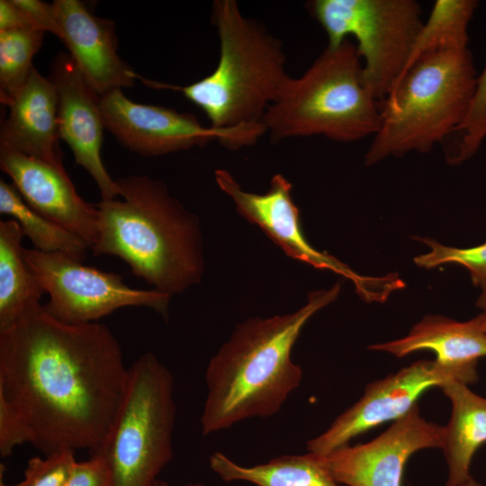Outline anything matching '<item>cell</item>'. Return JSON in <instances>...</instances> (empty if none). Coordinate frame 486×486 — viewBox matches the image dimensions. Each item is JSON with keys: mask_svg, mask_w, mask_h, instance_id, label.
<instances>
[{"mask_svg": "<svg viewBox=\"0 0 486 486\" xmlns=\"http://www.w3.org/2000/svg\"><path fill=\"white\" fill-rule=\"evenodd\" d=\"M28 443L27 433L5 400L0 397V454L9 456L14 448Z\"/></svg>", "mask_w": 486, "mask_h": 486, "instance_id": "28", "label": "cell"}, {"mask_svg": "<svg viewBox=\"0 0 486 486\" xmlns=\"http://www.w3.org/2000/svg\"><path fill=\"white\" fill-rule=\"evenodd\" d=\"M24 258L50 295L44 308L54 318L71 324L96 322L125 307H146L168 316L171 296L155 289L127 285L122 277L87 266L62 253L24 248Z\"/></svg>", "mask_w": 486, "mask_h": 486, "instance_id": "9", "label": "cell"}, {"mask_svg": "<svg viewBox=\"0 0 486 486\" xmlns=\"http://www.w3.org/2000/svg\"><path fill=\"white\" fill-rule=\"evenodd\" d=\"M306 7L328 46L356 40L364 84L382 101L401 77L424 22L420 4L415 0H312Z\"/></svg>", "mask_w": 486, "mask_h": 486, "instance_id": "8", "label": "cell"}, {"mask_svg": "<svg viewBox=\"0 0 486 486\" xmlns=\"http://www.w3.org/2000/svg\"><path fill=\"white\" fill-rule=\"evenodd\" d=\"M23 236L14 219L0 220V327L39 303L45 293L24 258Z\"/></svg>", "mask_w": 486, "mask_h": 486, "instance_id": "21", "label": "cell"}, {"mask_svg": "<svg viewBox=\"0 0 486 486\" xmlns=\"http://www.w3.org/2000/svg\"><path fill=\"white\" fill-rule=\"evenodd\" d=\"M104 129L127 149L145 157L163 156L218 141L227 148L254 145L266 133L263 123L219 130L195 115L130 101L116 89L99 95Z\"/></svg>", "mask_w": 486, "mask_h": 486, "instance_id": "10", "label": "cell"}, {"mask_svg": "<svg viewBox=\"0 0 486 486\" xmlns=\"http://www.w3.org/2000/svg\"><path fill=\"white\" fill-rule=\"evenodd\" d=\"M0 166L29 206L79 237L89 249L94 247L98 233L97 208L77 194L63 165L0 146Z\"/></svg>", "mask_w": 486, "mask_h": 486, "instance_id": "15", "label": "cell"}, {"mask_svg": "<svg viewBox=\"0 0 486 486\" xmlns=\"http://www.w3.org/2000/svg\"><path fill=\"white\" fill-rule=\"evenodd\" d=\"M339 292V284L312 292L307 303L292 313L250 319L236 328L205 372L204 436L280 410L302 379L301 366L292 359V347L308 320Z\"/></svg>", "mask_w": 486, "mask_h": 486, "instance_id": "2", "label": "cell"}, {"mask_svg": "<svg viewBox=\"0 0 486 486\" xmlns=\"http://www.w3.org/2000/svg\"><path fill=\"white\" fill-rule=\"evenodd\" d=\"M154 486H170L166 482L157 480Z\"/></svg>", "mask_w": 486, "mask_h": 486, "instance_id": "35", "label": "cell"}, {"mask_svg": "<svg viewBox=\"0 0 486 486\" xmlns=\"http://www.w3.org/2000/svg\"><path fill=\"white\" fill-rule=\"evenodd\" d=\"M35 29L13 0L0 1V31ZM37 30V29H35Z\"/></svg>", "mask_w": 486, "mask_h": 486, "instance_id": "32", "label": "cell"}, {"mask_svg": "<svg viewBox=\"0 0 486 486\" xmlns=\"http://www.w3.org/2000/svg\"><path fill=\"white\" fill-rule=\"evenodd\" d=\"M0 212L16 220L34 248L62 253L83 262L89 247L79 237L49 220L29 206L15 186L0 180Z\"/></svg>", "mask_w": 486, "mask_h": 486, "instance_id": "23", "label": "cell"}, {"mask_svg": "<svg viewBox=\"0 0 486 486\" xmlns=\"http://www.w3.org/2000/svg\"><path fill=\"white\" fill-rule=\"evenodd\" d=\"M350 40L328 45L302 75L287 77L262 122L270 139L353 142L376 134L380 102L364 84L363 62Z\"/></svg>", "mask_w": 486, "mask_h": 486, "instance_id": "6", "label": "cell"}, {"mask_svg": "<svg viewBox=\"0 0 486 486\" xmlns=\"http://www.w3.org/2000/svg\"><path fill=\"white\" fill-rule=\"evenodd\" d=\"M121 199L101 200L95 256H114L155 290L172 296L197 284L203 270L197 218L160 181L116 180Z\"/></svg>", "mask_w": 486, "mask_h": 486, "instance_id": "3", "label": "cell"}, {"mask_svg": "<svg viewBox=\"0 0 486 486\" xmlns=\"http://www.w3.org/2000/svg\"><path fill=\"white\" fill-rule=\"evenodd\" d=\"M128 369L107 326L61 321L40 302L0 327V397L45 455L101 447Z\"/></svg>", "mask_w": 486, "mask_h": 486, "instance_id": "1", "label": "cell"}, {"mask_svg": "<svg viewBox=\"0 0 486 486\" xmlns=\"http://www.w3.org/2000/svg\"><path fill=\"white\" fill-rule=\"evenodd\" d=\"M461 486H483L480 482H478L476 480H474L472 476L467 479Z\"/></svg>", "mask_w": 486, "mask_h": 486, "instance_id": "34", "label": "cell"}, {"mask_svg": "<svg viewBox=\"0 0 486 486\" xmlns=\"http://www.w3.org/2000/svg\"><path fill=\"white\" fill-rule=\"evenodd\" d=\"M486 138V119L475 127L460 133L454 146L446 151V162L459 165L471 158Z\"/></svg>", "mask_w": 486, "mask_h": 486, "instance_id": "30", "label": "cell"}, {"mask_svg": "<svg viewBox=\"0 0 486 486\" xmlns=\"http://www.w3.org/2000/svg\"><path fill=\"white\" fill-rule=\"evenodd\" d=\"M50 79L58 94L59 139L68 145L76 163L94 178L102 199L117 198L120 187L101 158L104 125L99 95L67 53H59L52 61Z\"/></svg>", "mask_w": 486, "mask_h": 486, "instance_id": "14", "label": "cell"}, {"mask_svg": "<svg viewBox=\"0 0 486 486\" xmlns=\"http://www.w3.org/2000/svg\"><path fill=\"white\" fill-rule=\"evenodd\" d=\"M369 349L396 357L429 350L435 353V360L440 364L478 379V361L486 356V334L474 318L457 321L440 315H428L407 336L371 345Z\"/></svg>", "mask_w": 486, "mask_h": 486, "instance_id": "18", "label": "cell"}, {"mask_svg": "<svg viewBox=\"0 0 486 486\" xmlns=\"http://www.w3.org/2000/svg\"><path fill=\"white\" fill-rule=\"evenodd\" d=\"M43 36L44 32L35 29L0 31L1 101L12 96L27 81Z\"/></svg>", "mask_w": 486, "mask_h": 486, "instance_id": "24", "label": "cell"}, {"mask_svg": "<svg viewBox=\"0 0 486 486\" xmlns=\"http://www.w3.org/2000/svg\"><path fill=\"white\" fill-rule=\"evenodd\" d=\"M457 380L466 384L477 379L436 360H421L367 384L362 397L341 413L320 436L307 443L309 453L324 455L348 445L356 436L388 421H396L416 406L432 387Z\"/></svg>", "mask_w": 486, "mask_h": 486, "instance_id": "12", "label": "cell"}, {"mask_svg": "<svg viewBox=\"0 0 486 486\" xmlns=\"http://www.w3.org/2000/svg\"><path fill=\"white\" fill-rule=\"evenodd\" d=\"M52 5L60 40L98 95L134 85L140 76L119 57L112 21L93 15L78 0H56Z\"/></svg>", "mask_w": 486, "mask_h": 486, "instance_id": "16", "label": "cell"}, {"mask_svg": "<svg viewBox=\"0 0 486 486\" xmlns=\"http://www.w3.org/2000/svg\"><path fill=\"white\" fill-rule=\"evenodd\" d=\"M478 5L476 0H436L418 33L402 76L424 55L468 50V27Z\"/></svg>", "mask_w": 486, "mask_h": 486, "instance_id": "22", "label": "cell"}, {"mask_svg": "<svg viewBox=\"0 0 486 486\" xmlns=\"http://www.w3.org/2000/svg\"><path fill=\"white\" fill-rule=\"evenodd\" d=\"M210 468L224 482L256 486H341L311 453L282 455L261 464L244 466L222 453H212Z\"/></svg>", "mask_w": 486, "mask_h": 486, "instance_id": "20", "label": "cell"}, {"mask_svg": "<svg viewBox=\"0 0 486 486\" xmlns=\"http://www.w3.org/2000/svg\"><path fill=\"white\" fill-rule=\"evenodd\" d=\"M441 389L452 406L441 447L448 467L446 486H461L471 477L473 455L486 443V398L457 380Z\"/></svg>", "mask_w": 486, "mask_h": 486, "instance_id": "19", "label": "cell"}, {"mask_svg": "<svg viewBox=\"0 0 486 486\" xmlns=\"http://www.w3.org/2000/svg\"><path fill=\"white\" fill-rule=\"evenodd\" d=\"M475 285L480 289L476 305L481 310V312L474 319L486 334V276L482 278Z\"/></svg>", "mask_w": 486, "mask_h": 486, "instance_id": "33", "label": "cell"}, {"mask_svg": "<svg viewBox=\"0 0 486 486\" xmlns=\"http://www.w3.org/2000/svg\"><path fill=\"white\" fill-rule=\"evenodd\" d=\"M478 73L470 50L420 57L380 102L381 125L366 166L409 152H429L457 133L474 95Z\"/></svg>", "mask_w": 486, "mask_h": 486, "instance_id": "5", "label": "cell"}, {"mask_svg": "<svg viewBox=\"0 0 486 486\" xmlns=\"http://www.w3.org/2000/svg\"><path fill=\"white\" fill-rule=\"evenodd\" d=\"M75 451L60 450L45 457L31 458L23 479L12 486H64L76 462ZM0 486L6 485L1 476Z\"/></svg>", "mask_w": 486, "mask_h": 486, "instance_id": "26", "label": "cell"}, {"mask_svg": "<svg viewBox=\"0 0 486 486\" xmlns=\"http://www.w3.org/2000/svg\"><path fill=\"white\" fill-rule=\"evenodd\" d=\"M220 189L230 197L238 212L257 225L289 256L317 269L329 270L351 281L356 292L366 302H382L390 294L404 286L399 276L361 275L336 257L314 248L306 239L300 212L292 197V184L282 175H274L265 194H254L241 188L224 169L215 172Z\"/></svg>", "mask_w": 486, "mask_h": 486, "instance_id": "11", "label": "cell"}, {"mask_svg": "<svg viewBox=\"0 0 486 486\" xmlns=\"http://www.w3.org/2000/svg\"><path fill=\"white\" fill-rule=\"evenodd\" d=\"M444 427L421 417L418 404L374 440L346 445L324 455L319 464L346 486H402L407 461L416 452L441 448Z\"/></svg>", "mask_w": 486, "mask_h": 486, "instance_id": "13", "label": "cell"}, {"mask_svg": "<svg viewBox=\"0 0 486 486\" xmlns=\"http://www.w3.org/2000/svg\"><path fill=\"white\" fill-rule=\"evenodd\" d=\"M486 119V63L477 76L474 95L466 119L457 132H464Z\"/></svg>", "mask_w": 486, "mask_h": 486, "instance_id": "31", "label": "cell"}, {"mask_svg": "<svg viewBox=\"0 0 486 486\" xmlns=\"http://www.w3.org/2000/svg\"><path fill=\"white\" fill-rule=\"evenodd\" d=\"M169 370L148 352L128 369L123 396L101 447L112 486H154L171 461L176 418Z\"/></svg>", "mask_w": 486, "mask_h": 486, "instance_id": "7", "label": "cell"}, {"mask_svg": "<svg viewBox=\"0 0 486 486\" xmlns=\"http://www.w3.org/2000/svg\"><path fill=\"white\" fill-rule=\"evenodd\" d=\"M212 21L220 55L214 70L185 86L149 82L181 92L219 130L263 123L264 116L289 75L279 39L246 17L236 0H215Z\"/></svg>", "mask_w": 486, "mask_h": 486, "instance_id": "4", "label": "cell"}, {"mask_svg": "<svg viewBox=\"0 0 486 486\" xmlns=\"http://www.w3.org/2000/svg\"><path fill=\"white\" fill-rule=\"evenodd\" d=\"M2 103L9 108V113L1 124L0 146L62 165L58 94L51 80L33 68L25 84Z\"/></svg>", "mask_w": 486, "mask_h": 486, "instance_id": "17", "label": "cell"}, {"mask_svg": "<svg viewBox=\"0 0 486 486\" xmlns=\"http://www.w3.org/2000/svg\"><path fill=\"white\" fill-rule=\"evenodd\" d=\"M64 486H112L106 460L100 454H91L86 461H76Z\"/></svg>", "mask_w": 486, "mask_h": 486, "instance_id": "27", "label": "cell"}, {"mask_svg": "<svg viewBox=\"0 0 486 486\" xmlns=\"http://www.w3.org/2000/svg\"><path fill=\"white\" fill-rule=\"evenodd\" d=\"M425 243L429 251L414 258L417 266L434 268L443 264H456L466 268L475 285L486 276V241L472 248H454L438 243L428 238H418Z\"/></svg>", "mask_w": 486, "mask_h": 486, "instance_id": "25", "label": "cell"}, {"mask_svg": "<svg viewBox=\"0 0 486 486\" xmlns=\"http://www.w3.org/2000/svg\"><path fill=\"white\" fill-rule=\"evenodd\" d=\"M183 486H206V485H204L202 482H189V483H186V484H184Z\"/></svg>", "mask_w": 486, "mask_h": 486, "instance_id": "36", "label": "cell"}, {"mask_svg": "<svg viewBox=\"0 0 486 486\" xmlns=\"http://www.w3.org/2000/svg\"><path fill=\"white\" fill-rule=\"evenodd\" d=\"M13 1L25 14L35 29L50 32L60 38L61 30L52 4H46L40 0Z\"/></svg>", "mask_w": 486, "mask_h": 486, "instance_id": "29", "label": "cell"}]
</instances>
